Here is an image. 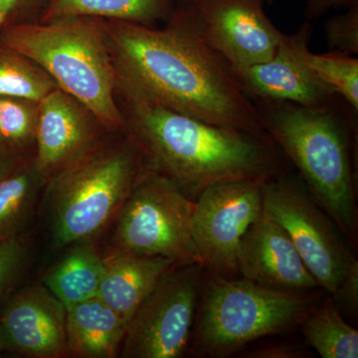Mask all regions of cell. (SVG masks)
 <instances>
[{
  "label": "cell",
  "instance_id": "6da1fadb",
  "mask_svg": "<svg viewBox=\"0 0 358 358\" xmlns=\"http://www.w3.org/2000/svg\"><path fill=\"white\" fill-rule=\"evenodd\" d=\"M103 21L119 83L176 112L270 136L230 66L202 38L189 7L174 6L164 28Z\"/></svg>",
  "mask_w": 358,
  "mask_h": 358
},
{
  "label": "cell",
  "instance_id": "7a4b0ae2",
  "mask_svg": "<svg viewBox=\"0 0 358 358\" xmlns=\"http://www.w3.org/2000/svg\"><path fill=\"white\" fill-rule=\"evenodd\" d=\"M129 136L148 166L173 180L192 199L208 186L263 180L291 169L270 136L210 124L164 107L117 82Z\"/></svg>",
  "mask_w": 358,
  "mask_h": 358
},
{
  "label": "cell",
  "instance_id": "3957f363",
  "mask_svg": "<svg viewBox=\"0 0 358 358\" xmlns=\"http://www.w3.org/2000/svg\"><path fill=\"white\" fill-rule=\"evenodd\" d=\"M252 101L270 138L357 250L358 112L339 96L320 107Z\"/></svg>",
  "mask_w": 358,
  "mask_h": 358
},
{
  "label": "cell",
  "instance_id": "277c9868",
  "mask_svg": "<svg viewBox=\"0 0 358 358\" xmlns=\"http://www.w3.org/2000/svg\"><path fill=\"white\" fill-rule=\"evenodd\" d=\"M0 45L42 68L58 88L83 103L103 129H126L102 20L65 17L13 25L0 31Z\"/></svg>",
  "mask_w": 358,
  "mask_h": 358
},
{
  "label": "cell",
  "instance_id": "5b68a950",
  "mask_svg": "<svg viewBox=\"0 0 358 358\" xmlns=\"http://www.w3.org/2000/svg\"><path fill=\"white\" fill-rule=\"evenodd\" d=\"M150 167L133 138L96 145L48 179L52 243L57 249L90 240L117 217Z\"/></svg>",
  "mask_w": 358,
  "mask_h": 358
},
{
  "label": "cell",
  "instance_id": "8992f818",
  "mask_svg": "<svg viewBox=\"0 0 358 358\" xmlns=\"http://www.w3.org/2000/svg\"><path fill=\"white\" fill-rule=\"evenodd\" d=\"M310 292L270 288L245 278L208 273L193 327V355L227 357L257 339L291 331L315 308Z\"/></svg>",
  "mask_w": 358,
  "mask_h": 358
},
{
  "label": "cell",
  "instance_id": "52a82bcc",
  "mask_svg": "<svg viewBox=\"0 0 358 358\" xmlns=\"http://www.w3.org/2000/svg\"><path fill=\"white\" fill-rule=\"evenodd\" d=\"M194 199L173 180L148 167L117 215L113 248L169 259L176 265L199 264L192 236Z\"/></svg>",
  "mask_w": 358,
  "mask_h": 358
},
{
  "label": "cell",
  "instance_id": "ba28073f",
  "mask_svg": "<svg viewBox=\"0 0 358 358\" xmlns=\"http://www.w3.org/2000/svg\"><path fill=\"white\" fill-rule=\"evenodd\" d=\"M263 195L265 211L288 233L319 287L333 296L357 260L345 234L291 169L266 180Z\"/></svg>",
  "mask_w": 358,
  "mask_h": 358
},
{
  "label": "cell",
  "instance_id": "9c48e42d",
  "mask_svg": "<svg viewBox=\"0 0 358 358\" xmlns=\"http://www.w3.org/2000/svg\"><path fill=\"white\" fill-rule=\"evenodd\" d=\"M199 264L166 273L134 312L121 346L126 358H179L189 348L203 285Z\"/></svg>",
  "mask_w": 358,
  "mask_h": 358
},
{
  "label": "cell",
  "instance_id": "30bf717a",
  "mask_svg": "<svg viewBox=\"0 0 358 358\" xmlns=\"http://www.w3.org/2000/svg\"><path fill=\"white\" fill-rule=\"evenodd\" d=\"M263 180H236L205 188L194 199L192 236L199 265L210 274L237 278L238 250L264 211Z\"/></svg>",
  "mask_w": 358,
  "mask_h": 358
},
{
  "label": "cell",
  "instance_id": "8fae6325",
  "mask_svg": "<svg viewBox=\"0 0 358 358\" xmlns=\"http://www.w3.org/2000/svg\"><path fill=\"white\" fill-rule=\"evenodd\" d=\"M267 0H201L189 7L200 35L233 72L272 58L285 33L264 10Z\"/></svg>",
  "mask_w": 358,
  "mask_h": 358
},
{
  "label": "cell",
  "instance_id": "7c38bea8",
  "mask_svg": "<svg viewBox=\"0 0 358 358\" xmlns=\"http://www.w3.org/2000/svg\"><path fill=\"white\" fill-rule=\"evenodd\" d=\"M313 26L306 21L292 34H285L272 58L234 73L240 86L252 100L284 101L320 107L336 98L320 81L305 60L310 49Z\"/></svg>",
  "mask_w": 358,
  "mask_h": 358
},
{
  "label": "cell",
  "instance_id": "4fadbf2b",
  "mask_svg": "<svg viewBox=\"0 0 358 358\" xmlns=\"http://www.w3.org/2000/svg\"><path fill=\"white\" fill-rule=\"evenodd\" d=\"M0 345L27 357L68 355L65 306L43 284L16 289L0 308Z\"/></svg>",
  "mask_w": 358,
  "mask_h": 358
},
{
  "label": "cell",
  "instance_id": "5bb4252c",
  "mask_svg": "<svg viewBox=\"0 0 358 358\" xmlns=\"http://www.w3.org/2000/svg\"><path fill=\"white\" fill-rule=\"evenodd\" d=\"M100 127L83 103L54 89L39 102L33 164L48 180L98 143Z\"/></svg>",
  "mask_w": 358,
  "mask_h": 358
},
{
  "label": "cell",
  "instance_id": "9a60e30c",
  "mask_svg": "<svg viewBox=\"0 0 358 358\" xmlns=\"http://www.w3.org/2000/svg\"><path fill=\"white\" fill-rule=\"evenodd\" d=\"M237 259L239 275L263 286L300 292L319 287L288 233L265 209L242 238Z\"/></svg>",
  "mask_w": 358,
  "mask_h": 358
},
{
  "label": "cell",
  "instance_id": "2e32d148",
  "mask_svg": "<svg viewBox=\"0 0 358 358\" xmlns=\"http://www.w3.org/2000/svg\"><path fill=\"white\" fill-rule=\"evenodd\" d=\"M105 270L98 296L110 306L127 326L159 280L176 264L159 256H143L113 248L105 257Z\"/></svg>",
  "mask_w": 358,
  "mask_h": 358
},
{
  "label": "cell",
  "instance_id": "e0dca14e",
  "mask_svg": "<svg viewBox=\"0 0 358 358\" xmlns=\"http://www.w3.org/2000/svg\"><path fill=\"white\" fill-rule=\"evenodd\" d=\"M66 310L68 353L87 358L117 355L127 324L102 299L93 296Z\"/></svg>",
  "mask_w": 358,
  "mask_h": 358
},
{
  "label": "cell",
  "instance_id": "ac0fdd59",
  "mask_svg": "<svg viewBox=\"0 0 358 358\" xmlns=\"http://www.w3.org/2000/svg\"><path fill=\"white\" fill-rule=\"evenodd\" d=\"M69 251L47 271L42 284L66 308L98 296L105 263L90 240L71 245Z\"/></svg>",
  "mask_w": 358,
  "mask_h": 358
},
{
  "label": "cell",
  "instance_id": "d6986e66",
  "mask_svg": "<svg viewBox=\"0 0 358 358\" xmlns=\"http://www.w3.org/2000/svg\"><path fill=\"white\" fill-rule=\"evenodd\" d=\"M171 0H49L40 22L65 17H90L155 26L169 20Z\"/></svg>",
  "mask_w": 358,
  "mask_h": 358
},
{
  "label": "cell",
  "instance_id": "ffe728a7",
  "mask_svg": "<svg viewBox=\"0 0 358 358\" xmlns=\"http://www.w3.org/2000/svg\"><path fill=\"white\" fill-rule=\"evenodd\" d=\"M306 343L322 358H357L358 331L343 319L334 300H327L303 317Z\"/></svg>",
  "mask_w": 358,
  "mask_h": 358
},
{
  "label": "cell",
  "instance_id": "44dd1931",
  "mask_svg": "<svg viewBox=\"0 0 358 358\" xmlns=\"http://www.w3.org/2000/svg\"><path fill=\"white\" fill-rule=\"evenodd\" d=\"M46 182L32 159L21 162L0 180V238L22 233L40 187Z\"/></svg>",
  "mask_w": 358,
  "mask_h": 358
},
{
  "label": "cell",
  "instance_id": "7402d4cb",
  "mask_svg": "<svg viewBox=\"0 0 358 358\" xmlns=\"http://www.w3.org/2000/svg\"><path fill=\"white\" fill-rule=\"evenodd\" d=\"M39 102L0 96V147L20 162L29 160L35 148Z\"/></svg>",
  "mask_w": 358,
  "mask_h": 358
},
{
  "label": "cell",
  "instance_id": "603a6c76",
  "mask_svg": "<svg viewBox=\"0 0 358 358\" xmlns=\"http://www.w3.org/2000/svg\"><path fill=\"white\" fill-rule=\"evenodd\" d=\"M56 88L55 81L38 65L0 45V96L40 102Z\"/></svg>",
  "mask_w": 358,
  "mask_h": 358
},
{
  "label": "cell",
  "instance_id": "cb8c5ba5",
  "mask_svg": "<svg viewBox=\"0 0 358 358\" xmlns=\"http://www.w3.org/2000/svg\"><path fill=\"white\" fill-rule=\"evenodd\" d=\"M308 67L322 84L358 112V59L327 52L305 53Z\"/></svg>",
  "mask_w": 358,
  "mask_h": 358
},
{
  "label": "cell",
  "instance_id": "d4e9b609",
  "mask_svg": "<svg viewBox=\"0 0 358 358\" xmlns=\"http://www.w3.org/2000/svg\"><path fill=\"white\" fill-rule=\"evenodd\" d=\"M31 257V243L22 233L0 238V308L18 289Z\"/></svg>",
  "mask_w": 358,
  "mask_h": 358
},
{
  "label": "cell",
  "instance_id": "484cf974",
  "mask_svg": "<svg viewBox=\"0 0 358 358\" xmlns=\"http://www.w3.org/2000/svg\"><path fill=\"white\" fill-rule=\"evenodd\" d=\"M329 52L341 55L358 54V6L336 14L324 23Z\"/></svg>",
  "mask_w": 358,
  "mask_h": 358
},
{
  "label": "cell",
  "instance_id": "4316f807",
  "mask_svg": "<svg viewBox=\"0 0 358 358\" xmlns=\"http://www.w3.org/2000/svg\"><path fill=\"white\" fill-rule=\"evenodd\" d=\"M49 0H0V31L10 26L40 22Z\"/></svg>",
  "mask_w": 358,
  "mask_h": 358
},
{
  "label": "cell",
  "instance_id": "83f0119b",
  "mask_svg": "<svg viewBox=\"0 0 358 358\" xmlns=\"http://www.w3.org/2000/svg\"><path fill=\"white\" fill-rule=\"evenodd\" d=\"M333 300L338 310L357 313L358 308V261L350 266L343 275V281L339 284Z\"/></svg>",
  "mask_w": 358,
  "mask_h": 358
},
{
  "label": "cell",
  "instance_id": "f1b7e54d",
  "mask_svg": "<svg viewBox=\"0 0 358 358\" xmlns=\"http://www.w3.org/2000/svg\"><path fill=\"white\" fill-rule=\"evenodd\" d=\"M358 6V0H308L303 9L306 21L320 20L331 10H348Z\"/></svg>",
  "mask_w": 358,
  "mask_h": 358
},
{
  "label": "cell",
  "instance_id": "f546056e",
  "mask_svg": "<svg viewBox=\"0 0 358 358\" xmlns=\"http://www.w3.org/2000/svg\"><path fill=\"white\" fill-rule=\"evenodd\" d=\"M308 352L301 346L291 343H279L258 348L250 352L246 357L249 358H303L308 357Z\"/></svg>",
  "mask_w": 358,
  "mask_h": 358
},
{
  "label": "cell",
  "instance_id": "4dcf8cb0",
  "mask_svg": "<svg viewBox=\"0 0 358 358\" xmlns=\"http://www.w3.org/2000/svg\"><path fill=\"white\" fill-rule=\"evenodd\" d=\"M22 162H20L10 155L7 154L6 150L0 147V180L6 178L9 173H13Z\"/></svg>",
  "mask_w": 358,
  "mask_h": 358
},
{
  "label": "cell",
  "instance_id": "1f68e13d",
  "mask_svg": "<svg viewBox=\"0 0 358 358\" xmlns=\"http://www.w3.org/2000/svg\"><path fill=\"white\" fill-rule=\"evenodd\" d=\"M201 1V0H171V3L173 6H192L196 4L197 2ZM274 0H267V3L272 4Z\"/></svg>",
  "mask_w": 358,
  "mask_h": 358
},
{
  "label": "cell",
  "instance_id": "d6a6232c",
  "mask_svg": "<svg viewBox=\"0 0 358 358\" xmlns=\"http://www.w3.org/2000/svg\"><path fill=\"white\" fill-rule=\"evenodd\" d=\"M2 352H3V350H2L1 345H0V355H1Z\"/></svg>",
  "mask_w": 358,
  "mask_h": 358
}]
</instances>
